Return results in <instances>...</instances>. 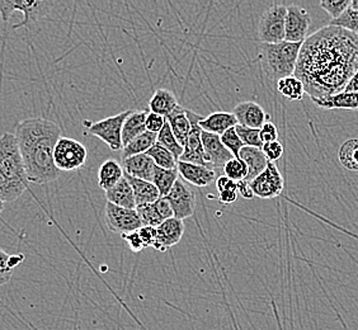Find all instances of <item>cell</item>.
<instances>
[{
	"label": "cell",
	"mask_w": 358,
	"mask_h": 330,
	"mask_svg": "<svg viewBox=\"0 0 358 330\" xmlns=\"http://www.w3.org/2000/svg\"><path fill=\"white\" fill-rule=\"evenodd\" d=\"M351 8L352 10H356L358 12V0H351Z\"/></svg>",
	"instance_id": "cell-50"
},
{
	"label": "cell",
	"mask_w": 358,
	"mask_h": 330,
	"mask_svg": "<svg viewBox=\"0 0 358 330\" xmlns=\"http://www.w3.org/2000/svg\"><path fill=\"white\" fill-rule=\"evenodd\" d=\"M185 234V222L176 217L163 221L157 227V243L154 249L164 253L169 248L177 245Z\"/></svg>",
	"instance_id": "cell-16"
},
{
	"label": "cell",
	"mask_w": 358,
	"mask_h": 330,
	"mask_svg": "<svg viewBox=\"0 0 358 330\" xmlns=\"http://www.w3.org/2000/svg\"><path fill=\"white\" fill-rule=\"evenodd\" d=\"M178 106L177 96H174L172 90L169 89L155 90L152 98H150V101H149L150 112L160 115L163 117L169 116Z\"/></svg>",
	"instance_id": "cell-27"
},
{
	"label": "cell",
	"mask_w": 358,
	"mask_h": 330,
	"mask_svg": "<svg viewBox=\"0 0 358 330\" xmlns=\"http://www.w3.org/2000/svg\"><path fill=\"white\" fill-rule=\"evenodd\" d=\"M343 92H358V70L356 71V74L352 76L351 80L348 82V84L345 85Z\"/></svg>",
	"instance_id": "cell-49"
},
{
	"label": "cell",
	"mask_w": 358,
	"mask_h": 330,
	"mask_svg": "<svg viewBox=\"0 0 358 330\" xmlns=\"http://www.w3.org/2000/svg\"><path fill=\"white\" fill-rule=\"evenodd\" d=\"M219 200L224 205H231L238 200V192L236 191H227V192L219 193Z\"/></svg>",
	"instance_id": "cell-48"
},
{
	"label": "cell",
	"mask_w": 358,
	"mask_h": 330,
	"mask_svg": "<svg viewBox=\"0 0 358 330\" xmlns=\"http://www.w3.org/2000/svg\"><path fill=\"white\" fill-rule=\"evenodd\" d=\"M320 7L331 15V21H334L351 7V0H327L320 3Z\"/></svg>",
	"instance_id": "cell-40"
},
{
	"label": "cell",
	"mask_w": 358,
	"mask_h": 330,
	"mask_svg": "<svg viewBox=\"0 0 358 330\" xmlns=\"http://www.w3.org/2000/svg\"><path fill=\"white\" fill-rule=\"evenodd\" d=\"M27 174L14 134L6 132L0 138V201H17L28 187Z\"/></svg>",
	"instance_id": "cell-3"
},
{
	"label": "cell",
	"mask_w": 358,
	"mask_h": 330,
	"mask_svg": "<svg viewBox=\"0 0 358 330\" xmlns=\"http://www.w3.org/2000/svg\"><path fill=\"white\" fill-rule=\"evenodd\" d=\"M149 110H134L129 117L124 121L122 127V145L130 144L134 138H138L141 134L146 132V116Z\"/></svg>",
	"instance_id": "cell-28"
},
{
	"label": "cell",
	"mask_w": 358,
	"mask_h": 330,
	"mask_svg": "<svg viewBox=\"0 0 358 330\" xmlns=\"http://www.w3.org/2000/svg\"><path fill=\"white\" fill-rule=\"evenodd\" d=\"M146 154L152 158L154 164L159 168H163V169H176L177 168L178 162L173 157L172 152L166 150V148H163L158 143L154 145Z\"/></svg>",
	"instance_id": "cell-35"
},
{
	"label": "cell",
	"mask_w": 358,
	"mask_h": 330,
	"mask_svg": "<svg viewBox=\"0 0 358 330\" xmlns=\"http://www.w3.org/2000/svg\"><path fill=\"white\" fill-rule=\"evenodd\" d=\"M239 159H241L248 166V175L245 178V182H248V183L263 173L269 163L266 155L263 154L262 149L249 148V146H244L241 149L239 152Z\"/></svg>",
	"instance_id": "cell-21"
},
{
	"label": "cell",
	"mask_w": 358,
	"mask_h": 330,
	"mask_svg": "<svg viewBox=\"0 0 358 330\" xmlns=\"http://www.w3.org/2000/svg\"><path fill=\"white\" fill-rule=\"evenodd\" d=\"M338 158L341 164L352 172H358V140L352 138L341 146Z\"/></svg>",
	"instance_id": "cell-33"
},
{
	"label": "cell",
	"mask_w": 358,
	"mask_h": 330,
	"mask_svg": "<svg viewBox=\"0 0 358 330\" xmlns=\"http://www.w3.org/2000/svg\"><path fill=\"white\" fill-rule=\"evenodd\" d=\"M122 168L124 174L130 177L152 182L157 165L154 164V162L148 154H140L131 158L124 159L122 162Z\"/></svg>",
	"instance_id": "cell-19"
},
{
	"label": "cell",
	"mask_w": 358,
	"mask_h": 330,
	"mask_svg": "<svg viewBox=\"0 0 358 330\" xmlns=\"http://www.w3.org/2000/svg\"><path fill=\"white\" fill-rule=\"evenodd\" d=\"M235 131L238 134V136L241 138V143L244 146H249V148H257V149H262L263 143L259 136V130L257 129H249V127H244L241 124H236Z\"/></svg>",
	"instance_id": "cell-37"
},
{
	"label": "cell",
	"mask_w": 358,
	"mask_h": 330,
	"mask_svg": "<svg viewBox=\"0 0 358 330\" xmlns=\"http://www.w3.org/2000/svg\"><path fill=\"white\" fill-rule=\"evenodd\" d=\"M277 89L285 98H287L289 101H295V102L303 101V96H305L303 84L295 76H287V78H283L281 80H278Z\"/></svg>",
	"instance_id": "cell-31"
},
{
	"label": "cell",
	"mask_w": 358,
	"mask_h": 330,
	"mask_svg": "<svg viewBox=\"0 0 358 330\" xmlns=\"http://www.w3.org/2000/svg\"><path fill=\"white\" fill-rule=\"evenodd\" d=\"M157 143H158L159 145H162L163 148H166V150H169V152H172L173 157L176 158L177 162H179V159L182 157L185 148L179 144L178 140L174 136V134H173L172 130H171V126H169L168 122H166L164 127L159 132Z\"/></svg>",
	"instance_id": "cell-34"
},
{
	"label": "cell",
	"mask_w": 358,
	"mask_h": 330,
	"mask_svg": "<svg viewBox=\"0 0 358 330\" xmlns=\"http://www.w3.org/2000/svg\"><path fill=\"white\" fill-rule=\"evenodd\" d=\"M357 70L358 35L329 24L303 41L294 76L314 102L343 92Z\"/></svg>",
	"instance_id": "cell-1"
},
{
	"label": "cell",
	"mask_w": 358,
	"mask_h": 330,
	"mask_svg": "<svg viewBox=\"0 0 358 330\" xmlns=\"http://www.w3.org/2000/svg\"><path fill=\"white\" fill-rule=\"evenodd\" d=\"M166 122L171 126V130L174 134V136L178 140L179 144L185 148L191 129H192V124H191V121H189L188 115H187L186 108H183L182 106H178L169 116H166Z\"/></svg>",
	"instance_id": "cell-22"
},
{
	"label": "cell",
	"mask_w": 358,
	"mask_h": 330,
	"mask_svg": "<svg viewBox=\"0 0 358 330\" xmlns=\"http://www.w3.org/2000/svg\"><path fill=\"white\" fill-rule=\"evenodd\" d=\"M88 150L82 143L70 138H60L54 150V163L60 172H74L87 163Z\"/></svg>",
	"instance_id": "cell-6"
},
{
	"label": "cell",
	"mask_w": 358,
	"mask_h": 330,
	"mask_svg": "<svg viewBox=\"0 0 358 330\" xmlns=\"http://www.w3.org/2000/svg\"><path fill=\"white\" fill-rule=\"evenodd\" d=\"M106 224L112 233L124 235L138 231L143 222L135 210L115 206L110 202L106 203Z\"/></svg>",
	"instance_id": "cell-10"
},
{
	"label": "cell",
	"mask_w": 358,
	"mask_h": 330,
	"mask_svg": "<svg viewBox=\"0 0 358 330\" xmlns=\"http://www.w3.org/2000/svg\"><path fill=\"white\" fill-rule=\"evenodd\" d=\"M231 113L236 118L238 124L257 130H259L263 124L271 120L268 113L263 110L262 106L252 101L236 104Z\"/></svg>",
	"instance_id": "cell-15"
},
{
	"label": "cell",
	"mask_w": 358,
	"mask_h": 330,
	"mask_svg": "<svg viewBox=\"0 0 358 330\" xmlns=\"http://www.w3.org/2000/svg\"><path fill=\"white\" fill-rule=\"evenodd\" d=\"M236 185H238V194H241L243 199L252 200V199L255 197L253 191H252V188H250V185H249L248 182L241 180V182H238Z\"/></svg>",
	"instance_id": "cell-47"
},
{
	"label": "cell",
	"mask_w": 358,
	"mask_h": 330,
	"mask_svg": "<svg viewBox=\"0 0 358 330\" xmlns=\"http://www.w3.org/2000/svg\"><path fill=\"white\" fill-rule=\"evenodd\" d=\"M262 152L268 162L275 163L283 155V145L278 140L267 143V144H263Z\"/></svg>",
	"instance_id": "cell-41"
},
{
	"label": "cell",
	"mask_w": 358,
	"mask_h": 330,
	"mask_svg": "<svg viewBox=\"0 0 358 330\" xmlns=\"http://www.w3.org/2000/svg\"><path fill=\"white\" fill-rule=\"evenodd\" d=\"M24 261V255L9 254L0 248V286L10 281L13 275V269L18 267Z\"/></svg>",
	"instance_id": "cell-32"
},
{
	"label": "cell",
	"mask_w": 358,
	"mask_h": 330,
	"mask_svg": "<svg viewBox=\"0 0 358 330\" xmlns=\"http://www.w3.org/2000/svg\"><path fill=\"white\" fill-rule=\"evenodd\" d=\"M255 197L262 200H272L278 197L285 188V180L275 163L269 162L267 168L250 183Z\"/></svg>",
	"instance_id": "cell-9"
},
{
	"label": "cell",
	"mask_w": 358,
	"mask_h": 330,
	"mask_svg": "<svg viewBox=\"0 0 358 330\" xmlns=\"http://www.w3.org/2000/svg\"><path fill=\"white\" fill-rule=\"evenodd\" d=\"M124 177L122 165L115 159H108L102 163L98 171V186L107 192L112 187L116 186L118 182Z\"/></svg>",
	"instance_id": "cell-26"
},
{
	"label": "cell",
	"mask_w": 358,
	"mask_h": 330,
	"mask_svg": "<svg viewBox=\"0 0 358 330\" xmlns=\"http://www.w3.org/2000/svg\"><path fill=\"white\" fill-rule=\"evenodd\" d=\"M22 162L29 183L48 185L60 177L54 163V150L62 138L60 127L46 118H26L15 124Z\"/></svg>",
	"instance_id": "cell-2"
},
{
	"label": "cell",
	"mask_w": 358,
	"mask_h": 330,
	"mask_svg": "<svg viewBox=\"0 0 358 330\" xmlns=\"http://www.w3.org/2000/svg\"><path fill=\"white\" fill-rule=\"evenodd\" d=\"M166 122V117H163V116H160V115H157V113L149 112L148 116H146V121H145L146 131L158 135L159 132L162 131V129L164 127Z\"/></svg>",
	"instance_id": "cell-42"
},
{
	"label": "cell",
	"mask_w": 358,
	"mask_h": 330,
	"mask_svg": "<svg viewBox=\"0 0 358 330\" xmlns=\"http://www.w3.org/2000/svg\"><path fill=\"white\" fill-rule=\"evenodd\" d=\"M166 199L172 207L173 216L176 219L183 221L194 215L196 194L183 179H177Z\"/></svg>",
	"instance_id": "cell-11"
},
{
	"label": "cell",
	"mask_w": 358,
	"mask_h": 330,
	"mask_svg": "<svg viewBox=\"0 0 358 330\" xmlns=\"http://www.w3.org/2000/svg\"><path fill=\"white\" fill-rule=\"evenodd\" d=\"M177 171L185 182L200 188L210 186L217 178L216 173L213 169H208L202 165L180 162V160L177 163Z\"/></svg>",
	"instance_id": "cell-18"
},
{
	"label": "cell",
	"mask_w": 358,
	"mask_h": 330,
	"mask_svg": "<svg viewBox=\"0 0 358 330\" xmlns=\"http://www.w3.org/2000/svg\"><path fill=\"white\" fill-rule=\"evenodd\" d=\"M136 213L143 222V227H158L163 221L174 217L172 207L166 197H160L158 201L149 205L136 207Z\"/></svg>",
	"instance_id": "cell-17"
},
{
	"label": "cell",
	"mask_w": 358,
	"mask_h": 330,
	"mask_svg": "<svg viewBox=\"0 0 358 330\" xmlns=\"http://www.w3.org/2000/svg\"><path fill=\"white\" fill-rule=\"evenodd\" d=\"M224 175L236 183L241 180H245L248 175V166L241 159H231L224 166Z\"/></svg>",
	"instance_id": "cell-36"
},
{
	"label": "cell",
	"mask_w": 358,
	"mask_h": 330,
	"mask_svg": "<svg viewBox=\"0 0 358 330\" xmlns=\"http://www.w3.org/2000/svg\"><path fill=\"white\" fill-rule=\"evenodd\" d=\"M121 238L127 243V247L130 248V250L134 253H140L143 249H145L144 244L140 239L138 231H134L130 234L121 235Z\"/></svg>",
	"instance_id": "cell-45"
},
{
	"label": "cell",
	"mask_w": 358,
	"mask_h": 330,
	"mask_svg": "<svg viewBox=\"0 0 358 330\" xmlns=\"http://www.w3.org/2000/svg\"><path fill=\"white\" fill-rule=\"evenodd\" d=\"M157 138H158L157 134L146 131L138 138H134L130 144L126 145L122 149V160L131 158L135 155H140V154H146L154 145L157 144Z\"/></svg>",
	"instance_id": "cell-29"
},
{
	"label": "cell",
	"mask_w": 358,
	"mask_h": 330,
	"mask_svg": "<svg viewBox=\"0 0 358 330\" xmlns=\"http://www.w3.org/2000/svg\"><path fill=\"white\" fill-rule=\"evenodd\" d=\"M178 178L179 173L177 168L176 169H163V168L157 166L152 183L158 188L160 197H166Z\"/></svg>",
	"instance_id": "cell-30"
},
{
	"label": "cell",
	"mask_w": 358,
	"mask_h": 330,
	"mask_svg": "<svg viewBox=\"0 0 358 330\" xmlns=\"http://www.w3.org/2000/svg\"><path fill=\"white\" fill-rule=\"evenodd\" d=\"M134 110H127L117 113L115 116L104 118L98 122H94L90 126L88 134L101 138L104 144L108 145L110 150L118 152L124 149L122 145V127H124L126 118L131 115Z\"/></svg>",
	"instance_id": "cell-7"
},
{
	"label": "cell",
	"mask_w": 358,
	"mask_h": 330,
	"mask_svg": "<svg viewBox=\"0 0 358 330\" xmlns=\"http://www.w3.org/2000/svg\"><path fill=\"white\" fill-rule=\"evenodd\" d=\"M51 6V3L40 0H0V14L3 22L7 23L14 12L23 13L24 20L13 27L14 29H18L21 27H31L32 24H35L41 17L48 14V8Z\"/></svg>",
	"instance_id": "cell-5"
},
{
	"label": "cell",
	"mask_w": 358,
	"mask_h": 330,
	"mask_svg": "<svg viewBox=\"0 0 358 330\" xmlns=\"http://www.w3.org/2000/svg\"><path fill=\"white\" fill-rule=\"evenodd\" d=\"M140 239L144 244V248L155 247L157 243V227H141L138 230Z\"/></svg>",
	"instance_id": "cell-43"
},
{
	"label": "cell",
	"mask_w": 358,
	"mask_h": 330,
	"mask_svg": "<svg viewBox=\"0 0 358 330\" xmlns=\"http://www.w3.org/2000/svg\"><path fill=\"white\" fill-rule=\"evenodd\" d=\"M220 140L227 150L233 154V157L239 159V152L244 148V145L241 143V138L238 136L235 127L234 129L227 130V132H224L220 136Z\"/></svg>",
	"instance_id": "cell-39"
},
{
	"label": "cell",
	"mask_w": 358,
	"mask_h": 330,
	"mask_svg": "<svg viewBox=\"0 0 358 330\" xmlns=\"http://www.w3.org/2000/svg\"><path fill=\"white\" fill-rule=\"evenodd\" d=\"M331 26L343 28V29H347L355 35H358V12L352 10L351 8H348L339 18L331 21Z\"/></svg>",
	"instance_id": "cell-38"
},
{
	"label": "cell",
	"mask_w": 358,
	"mask_h": 330,
	"mask_svg": "<svg viewBox=\"0 0 358 330\" xmlns=\"http://www.w3.org/2000/svg\"><path fill=\"white\" fill-rule=\"evenodd\" d=\"M201 140H202L207 162L213 166V171L216 173V175L220 173L224 175V166L227 162L234 159L233 154L222 145L219 135L202 131Z\"/></svg>",
	"instance_id": "cell-14"
},
{
	"label": "cell",
	"mask_w": 358,
	"mask_h": 330,
	"mask_svg": "<svg viewBox=\"0 0 358 330\" xmlns=\"http://www.w3.org/2000/svg\"><path fill=\"white\" fill-rule=\"evenodd\" d=\"M301 45L287 41L261 43L262 65L269 79L278 82L295 74Z\"/></svg>",
	"instance_id": "cell-4"
},
{
	"label": "cell",
	"mask_w": 358,
	"mask_h": 330,
	"mask_svg": "<svg viewBox=\"0 0 358 330\" xmlns=\"http://www.w3.org/2000/svg\"><path fill=\"white\" fill-rule=\"evenodd\" d=\"M104 196L107 202H110L115 206L130 208V210L136 208L134 192L126 177L121 179L116 186L112 187L107 192H104Z\"/></svg>",
	"instance_id": "cell-23"
},
{
	"label": "cell",
	"mask_w": 358,
	"mask_h": 330,
	"mask_svg": "<svg viewBox=\"0 0 358 330\" xmlns=\"http://www.w3.org/2000/svg\"><path fill=\"white\" fill-rule=\"evenodd\" d=\"M4 208H6V205H4V202H1V201H0V213L4 211Z\"/></svg>",
	"instance_id": "cell-51"
},
{
	"label": "cell",
	"mask_w": 358,
	"mask_h": 330,
	"mask_svg": "<svg viewBox=\"0 0 358 330\" xmlns=\"http://www.w3.org/2000/svg\"><path fill=\"white\" fill-rule=\"evenodd\" d=\"M236 124L238 121L231 112H214L210 113L207 117L202 118L199 122L201 130L219 136L227 130L236 127Z\"/></svg>",
	"instance_id": "cell-20"
},
{
	"label": "cell",
	"mask_w": 358,
	"mask_h": 330,
	"mask_svg": "<svg viewBox=\"0 0 358 330\" xmlns=\"http://www.w3.org/2000/svg\"><path fill=\"white\" fill-rule=\"evenodd\" d=\"M323 110H358V92H341L334 96L314 101Z\"/></svg>",
	"instance_id": "cell-25"
},
{
	"label": "cell",
	"mask_w": 358,
	"mask_h": 330,
	"mask_svg": "<svg viewBox=\"0 0 358 330\" xmlns=\"http://www.w3.org/2000/svg\"><path fill=\"white\" fill-rule=\"evenodd\" d=\"M311 15L299 6H289L285 22V41L303 43L310 29Z\"/></svg>",
	"instance_id": "cell-13"
},
{
	"label": "cell",
	"mask_w": 358,
	"mask_h": 330,
	"mask_svg": "<svg viewBox=\"0 0 358 330\" xmlns=\"http://www.w3.org/2000/svg\"><path fill=\"white\" fill-rule=\"evenodd\" d=\"M127 182L130 183L135 197V203L136 207L143 206V205H149L160 199V193L158 188L152 185V182H146L143 179L134 178L127 174H124Z\"/></svg>",
	"instance_id": "cell-24"
},
{
	"label": "cell",
	"mask_w": 358,
	"mask_h": 330,
	"mask_svg": "<svg viewBox=\"0 0 358 330\" xmlns=\"http://www.w3.org/2000/svg\"><path fill=\"white\" fill-rule=\"evenodd\" d=\"M259 136L262 140L263 144H267V143H272V141H277L278 138V130L275 127L273 122H266L263 124L262 127L259 129Z\"/></svg>",
	"instance_id": "cell-44"
},
{
	"label": "cell",
	"mask_w": 358,
	"mask_h": 330,
	"mask_svg": "<svg viewBox=\"0 0 358 330\" xmlns=\"http://www.w3.org/2000/svg\"><path fill=\"white\" fill-rule=\"evenodd\" d=\"M187 115L192 124V129L189 132V136L187 140L186 146L183 154L180 157V162H186V163H192V164L202 165L206 166L208 169H213V166L207 162L206 155H205V150H203V145H202V140H201V130L199 122L202 120V116L194 113L193 110H187Z\"/></svg>",
	"instance_id": "cell-12"
},
{
	"label": "cell",
	"mask_w": 358,
	"mask_h": 330,
	"mask_svg": "<svg viewBox=\"0 0 358 330\" xmlns=\"http://www.w3.org/2000/svg\"><path fill=\"white\" fill-rule=\"evenodd\" d=\"M216 189L217 192H227V191H236L238 192V185L234 180H231L230 178H227L225 175H219L216 180Z\"/></svg>",
	"instance_id": "cell-46"
},
{
	"label": "cell",
	"mask_w": 358,
	"mask_h": 330,
	"mask_svg": "<svg viewBox=\"0 0 358 330\" xmlns=\"http://www.w3.org/2000/svg\"><path fill=\"white\" fill-rule=\"evenodd\" d=\"M287 7L275 4L262 14L258 24V37L262 43H280L285 41V22Z\"/></svg>",
	"instance_id": "cell-8"
}]
</instances>
